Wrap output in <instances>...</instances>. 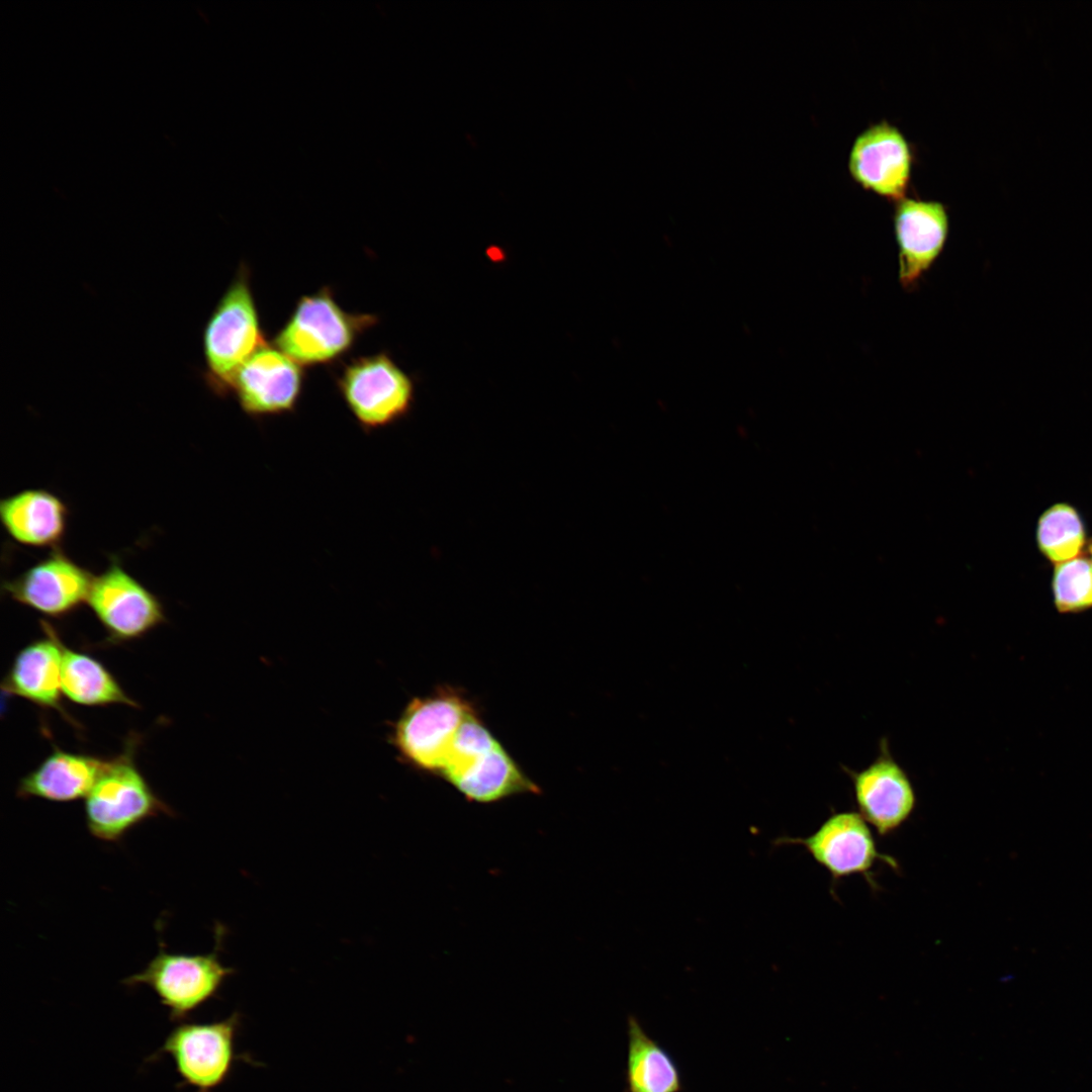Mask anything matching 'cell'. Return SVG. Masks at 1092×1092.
Segmentation results:
<instances>
[{
    "instance_id": "cell-1",
    "label": "cell",
    "mask_w": 1092,
    "mask_h": 1092,
    "mask_svg": "<svg viewBox=\"0 0 1092 1092\" xmlns=\"http://www.w3.org/2000/svg\"><path fill=\"white\" fill-rule=\"evenodd\" d=\"M436 776L467 801L480 804L540 792L485 726L476 709L456 731Z\"/></svg>"
},
{
    "instance_id": "cell-2",
    "label": "cell",
    "mask_w": 1092,
    "mask_h": 1092,
    "mask_svg": "<svg viewBox=\"0 0 1092 1092\" xmlns=\"http://www.w3.org/2000/svg\"><path fill=\"white\" fill-rule=\"evenodd\" d=\"M378 317L349 312L337 302L330 286L297 300L271 343L301 367L328 364L347 354Z\"/></svg>"
},
{
    "instance_id": "cell-3",
    "label": "cell",
    "mask_w": 1092,
    "mask_h": 1092,
    "mask_svg": "<svg viewBox=\"0 0 1092 1092\" xmlns=\"http://www.w3.org/2000/svg\"><path fill=\"white\" fill-rule=\"evenodd\" d=\"M135 745L136 737H130L123 751L108 759L85 798L86 825L95 838L116 842L147 819L173 815L136 767Z\"/></svg>"
},
{
    "instance_id": "cell-4",
    "label": "cell",
    "mask_w": 1092,
    "mask_h": 1092,
    "mask_svg": "<svg viewBox=\"0 0 1092 1092\" xmlns=\"http://www.w3.org/2000/svg\"><path fill=\"white\" fill-rule=\"evenodd\" d=\"M250 277L249 267L242 262L203 331L206 381L221 396L226 395L239 367L267 343Z\"/></svg>"
},
{
    "instance_id": "cell-5",
    "label": "cell",
    "mask_w": 1092,
    "mask_h": 1092,
    "mask_svg": "<svg viewBox=\"0 0 1092 1092\" xmlns=\"http://www.w3.org/2000/svg\"><path fill=\"white\" fill-rule=\"evenodd\" d=\"M337 387L360 427L370 432L391 425L412 408V377L387 352L351 358L336 376Z\"/></svg>"
},
{
    "instance_id": "cell-6",
    "label": "cell",
    "mask_w": 1092,
    "mask_h": 1092,
    "mask_svg": "<svg viewBox=\"0 0 1092 1092\" xmlns=\"http://www.w3.org/2000/svg\"><path fill=\"white\" fill-rule=\"evenodd\" d=\"M473 710L469 700L453 688L415 698L395 724L393 743L406 762L436 776L447 746Z\"/></svg>"
},
{
    "instance_id": "cell-7",
    "label": "cell",
    "mask_w": 1092,
    "mask_h": 1092,
    "mask_svg": "<svg viewBox=\"0 0 1092 1092\" xmlns=\"http://www.w3.org/2000/svg\"><path fill=\"white\" fill-rule=\"evenodd\" d=\"M776 845H800L812 858L831 876L832 884L854 876H862L876 890L873 869L885 863L895 872L899 862L891 855L879 850L868 822L856 812L842 811L832 813L820 826L807 837L782 836Z\"/></svg>"
},
{
    "instance_id": "cell-8",
    "label": "cell",
    "mask_w": 1092,
    "mask_h": 1092,
    "mask_svg": "<svg viewBox=\"0 0 1092 1092\" xmlns=\"http://www.w3.org/2000/svg\"><path fill=\"white\" fill-rule=\"evenodd\" d=\"M232 972L220 964L215 952L172 953L160 947L142 972L124 979L122 984L149 987L168 1009L170 1018L182 1022L217 993Z\"/></svg>"
},
{
    "instance_id": "cell-9",
    "label": "cell",
    "mask_w": 1092,
    "mask_h": 1092,
    "mask_svg": "<svg viewBox=\"0 0 1092 1092\" xmlns=\"http://www.w3.org/2000/svg\"><path fill=\"white\" fill-rule=\"evenodd\" d=\"M239 1014L214 1022H179L153 1058L168 1055L182 1086L211 1092L228 1078L235 1061Z\"/></svg>"
},
{
    "instance_id": "cell-10",
    "label": "cell",
    "mask_w": 1092,
    "mask_h": 1092,
    "mask_svg": "<svg viewBox=\"0 0 1092 1092\" xmlns=\"http://www.w3.org/2000/svg\"><path fill=\"white\" fill-rule=\"evenodd\" d=\"M87 605L112 644L140 639L166 621L161 600L115 557L94 575Z\"/></svg>"
},
{
    "instance_id": "cell-11",
    "label": "cell",
    "mask_w": 1092,
    "mask_h": 1092,
    "mask_svg": "<svg viewBox=\"0 0 1092 1092\" xmlns=\"http://www.w3.org/2000/svg\"><path fill=\"white\" fill-rule=\"evenodd\" d=\"M913 145L886 119L871 123L853 140L848 173L856 185L886 200L907 196L915 163Z\"/></svg>"
},
{
    "instance_id": "cell-12",
    "label": "cell",
    "mask_w": 1092,
    "mask_h": 1092,
    "mask_svg": "<svg viewBox=\"0 0 1092 1092\" xmlns=\"http://www.w3.org/2000/svg\"><path fill=\"white\" fill-rule=\"evenodd\" d=\"M303 380V367L267 342L239 367L226 394H234L252 418L289 414L298 403Z\"/></svg>"
},
{
    "instance_id": "cell-13",
    "label": "cell",
    "mask_w": 1092,
    "mask_h": 1092,
    "mask_svg": "<svg viewBox=\"0 0 1092 1092\" xmlns=\"http://www.w3.org/2000/svg\"><path fill=\"white\" fill-rule=\"evenodd\" d=\"M93 577L89 570L59 548L4 581L3 592L24 607L46 617L60 619L87 604Z\"/></svg>"
},
{
    "instance_id": "cell-14",
    "label": "cell",
    "mask_w": 1092,
    "mask_h": 1092,
    "mask_svg": "<svg viewBox=\"0 0 1092 1092\" xmlns=\"http://www.w3.org/2000/svg\"><path fill=\"white\" fill-rule=\"evenodd\" d=\"M858 814L881 836L897 831L912 816L917 803L915 789L905 769L890 753L883 739L879 755L860 770L846 768Z\"/></svg>"
},
{
    "instance_id": "cell-15",
    "label": "cell",
    "mask_w": 1092,
    "mask_h": 1092,
    "mask_svg": "<svg viewBox=\"0 0 1092 1092\" xmlns=\"http://www.w3.org/2000/svg\"><path fill=\"white\" fill-rule=\"evenodd\" d=\"M894 234L898 246L899 282L913 290L942 253L949 215L940 201L906 196L895 202Z\"/></svg>"
},
{
    "instance_id": "cell-16",
    "label": "cell",
    "mask_w": 1092,
    "mask_h": 1092,
    "mask_svg": "<svg viewBox=\"0 0 1092 1092\" xmlns=\"http://www.w3.org/2000/svg\"><path fill=\"white\" fill-rule=\"evenodd\" d=\"M40 626L46 637L30 642L17 652L3 678L2 690L41 709L56 710L67 721L76 724L63 706V642L49 622L41 620Z\"/></svg>"
},
{
    "instance_id": "cell-17",
    "label": "cell",
    "mask_w": 1092,
    "mask_h": 1092,
    "mask_svg": "<svg viewBox=\"0 0 1092 1092\" xmlns=\"http://www.w3.org/2000/svg\"><path fill=\"white\" fill-rule=\"evenodd\" d=\"M70 511L67 504L44 488H26L0 500V521L9 537L32 548H61Z\"/></svg>"
},
{
    "instance_id": "cell-18",
    "label": "cell",
    "mask_w": 1092,
    "mask_h": 1092,
    "mask_svg": "<svg viewBox=\"0 0 1092 1092\" xmlns=\"http://www.w3.org/2000/svg\"><path fill=\"white\" fill-rule=\"evenodd\" d=\"M108 759L54 750L33 770L20 779L16 795L21 799L40 798L52 802H72L86 798L104 770Z\"/></svg>"
},
{
    "instance_id": "cell-19",
    "label": "cell",
    "mask_w": 1092,
    "mask_h": 1092,
    "mask_svg": "<svg viewBox=\"0 0 1092 1092\" xmlns=\"http://www.w3.org/2000/svg\"><path fill=\"white\" fill-rule=\"evenodd\" d=\"M62 686L64 696L86 707L139 704L123 691L114 675L96 658L70 649L63 643Z\"/></svg>"
},
{
    "instance_id": "cell-20",
    "label": "cell",
    "mask_w": 1092,
    "mask_h": 1092,
    "mask_svg": "<svg viewBox=\"0 0 1092 1092\" xmlns=\"http://www.w3.org/2000/svg\"><path fill=\"white\" fill-rule=\"evenodd\" d=\"M627 1072L631 1092H677L679 1089L673 1062L634 1019L629 1021Z\"/></svg>"
},
{
    "instance_id": "cell-21",
    "label": "cell",
    "mask_w": 1092,
    "mask_h": 1092,
    "mask_svg": "<svg viewBox=\"0 0 1092 1092\" xmlns=\"http://www.w3.org/2000/svg\"><path fill=\"white\" fill-rule=\"evenodd\" d=\"M1036 543L1041 554L1056 564L1080 556L1086 531L1077 510L1061 503L1044 511L1037 522Z\"/></svg>"
},
{
    "instance_id": "cell-22",
    "label": "cell",
    "mask_w": 1092,
    "mask_h": 1092,
    "mask_svg": "<svg viewBox=\"0 0 1092 1092\" xmlns=\"http://www.w3.org/2000/svg\"><path fill=\"white\" fill-rule=\"evenodd\" d=\"M1052 588L1054 603L1060 613L1092 608V560L1080 555L1056 564Z\"/></svg>"
},
{
    "instance_id": "cell-23",
    "label": "cell",
    "mask_w": 1092,
    "mask_h": 1092,
    "mask_svg": "<svg viewBox=\"0 0 1092 1092\" xmlns=\"http://www.w3.org/2000/svg\"><path fill=\"white\" fill-rule=\"evenodd\" d=\"M1088 550H1089V552H1090V554H1091V557H1092V543H1090V544H1089ZM1091 560H1092V559H1091Z\"/></svg>"
}]
</instances>
